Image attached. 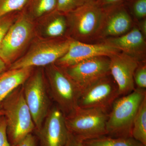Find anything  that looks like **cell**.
Listing matches in <instances>:
<instances>
[{
    "mask_svg": "<svg viewBox=\"0 0 146 146\" xmlns=\"http://www.w3.org/2000/svg\"><path fill=\"white\" fill-rule=\"evenodd\" d=\"M5 118L7 135L12 146H17L35 129L32 117L24 98L23 84L14 89L0 103Z\"/></svg>",
    "mask_w": 146,
    "mask_h": 146,
    "instance_id": "6da1fadb",
    "label": "cell"
},
{
    "mask_svg": "<svg viewBox=\"0 0 146 146\" xmlns=\"http://www.w3.org/2000/svg\"><path fill=\"white\" fill-rule=\"evenodd\" d=\"M146 97L145 89L136 88L131 93L118 98L114 102L106 122L108 136L113 138L131 137L134 119Z\"/></svg>",
    "mask_w": 146,
    "mask_h": 146,
    "instance_id": "7a4b0ae2",
    "label": "cell"
},
{
    "mask_svg": "<svg viewBox=\"0 0 146 146\" xmlns=\"http://www.w3.org/2000/svg\"><path fill=\"white\" fill-rule=\"evenodd\" d=\"M72 39L68 36L47 39L36 35L27 51L8 69L44 68L54 63L68 51Z\"/></svg>",
    "mask_w": 146,
    "mask_h": 146,
    "instance_id": "3957f363",
    "label": "cell"
},
{
    "mask_svg": "<svg viewBox=\"0 0 146 146\" xmlns=\"http://www.w3.org/2000/svg\"><path fill=\"white\" fill-rule=\"evenodd\" d=\"M36 35V21L24 9L6 33L0 48V58L8 68L22 56Z\"/></svg>",
    "mask_w": 146,
    "mask_h": 146,
    "instance_id": "277c9868",
    "label": "cell"
},
{
    "mask_svg": "<svg viewBox=\"0 0 146 146\" xmlns=\"http://www.w3.org/2000/svg\"><path fill=\"white\" fill-rule=\"evenodd\" d=\"M44 68L50 97L65 116H66L78 107L82 89L64 68L54 63Z\"/></svg>",
    "mask_w": 146,
    "mask_h": 146,
    "instance_id": "5b68a950",
    "label": "cell"
},
{
    "mask_svg": "<svg viewBox=\"0 0 146 146\" xmlns=\"http://www.w3.org/2000/svg\"><path fill=\"white\" fill-rule=\"evenodd\" d=\"M104 15V10L96 2H87L66 14L68 24L67 36L80 42L97 43Z\"/></svg>",
    "mask_w": 146,
    "mask_h": 146,
    "instance_id": "8992f818",
    "label": "cell"
},
{
    "mask_svg": "<svg viewBox=\"0 0 146 146\" xmlns=\"http://www.w3.org/2000/svg\"><path fill=\"white\" fill-rule=\"evenodd\" d=\"M108 115L107 111L100 108L78 106L65 116V124L69 132L83 142L107 135Z\"/></svg>",
    "mask_w": 146,
    "mask_h": 146,
    "instance_id": "52a82bcc",
    "label": "cell"
},
{
    "mask_svg": "<svg viewBox=\"0 0 146 146\" xmlns=\"http://www.w3.org/2000/svg\"><path fill=\"white\" fill-rule=\"evenodd\" d=\"M37 68L23 84L24 98L35 125V130L41 127L52 106L44 68Z\"/></svg>",
    "mask_w": 146,
    "mask_h": 146,
    "instance_id": "ba28073f",
    "label": "cell"
},
{
    "mask_svg": "<svg viewBox=\"0 0 146 146\" xmlns=\"http://www.w3.org/2000/svg\"><path fill=\"white\" fill-rule=\"evenodd\" d=\"M119 96L117 85L109 74L82 90L78 106L100 108L107 111Z\"/></svg>",
    "mask_w": 146,
    "mask_h": 146,
    "instance_id": "9c48e42d",
    "label": "cell"
},
{
    "mask_svg": "<svg viewBox=\"0 0 146 146\" xmlns=\"http://www.w3.org/2000/svg\"><path fill=\"white\" fill-rule=\"evenodd\" d=\"M33 133L39 146H65L69 132L63 112L56 105H52L41 127Z\"/></svg>",
    "mask_w": 146,
    "mask_h": 146,
    "instance_id": "30bf717a",
    "label": "cell"
},
{
    "mask_svg": "<svg viewBox=\"0 0 146 146\" xmlns=\"http://www.w3.org/2000/svg\"><path fill=\"white\" fill-rule=\"evenodd\" d=\"M121 52L104 42L88 43L72 39L68 51L55 63L66 68L86 60L99 56H112Z\"/></svg>",
    "mask_w": 146,
    "mask_h": 146,
    "instance_id": "8fae6325",
    "label": "cell"
},
{
    "mask_svg": "<svg viewBox=\"0 0 146 146\" xmlns=\"http://www.w3.org/2000/svg\"><path fill=\"white\" fill-rule=\"evenodd\" d=\"M104 15L97 37V43L123 35L135 25L124 3L104 9Z\"/></svg>",
    "mask_w": 146,
    "mask_h": 146,
    "instance_id": "7c38bea8",
    "label": "cell"
},
{
    "mask_svg": "<svg viewBox=\"0 0 146 146\" xmlns=\"http://www.w3.org/2000/svg\"><path fill=\"white\" fill-rule=\"evenodd\" d=\"M110 64L109 57L99 56L83 60L64 69L82 90L89 84L110 74Z\"/></svg>",
    "mask_w": 146,
    "mask_h": 146,
    "instance_id": "4fadbf2b",
    "label": "cell"
},
{
    "mask_svg": "<svg viewBox=\"0 0 146 146\" xmlns=\"http://www.w3.org/2000/svg\"><path fill=\"white\" fill-rule=\"evenodd\" d=\"M109 57L110 72L117 85L120 96L131 93L136 88L133 75L139 61L121 52Z\"/></svg>",
    "mask_w": 146,
    "mask_h": 146,
    "instance_id": "5bb4252c",
    "label": "cell"
},
{
    "mask_svg": "<svg viewBox=\"0 0 146 146\" xmlns=\"http://www.w3.org/2000/svg\"><path fill=\"white\" fill-rule=\"evenodd\" d=\"M102 42L136 58L139 62L146 60V38L136 24L131 30L123 35L108 38Z\"/></svg>",
    "mask_w": 146,
    "mask_h": 146,
    "instance_id": "9a60e30c",
    "label": "cell"
},
{
    "mask_svg": "<svg viewBox=\"0 0 146 146\" xmlns=\"http://www.w3.org/2000/svg\"><path fill=\"white\" fill-rule=\"evenodd\" d=\"M35 21L36 36L47 39L68 36V21L64 13L55 10Z\"/></svg>",
    "mask_w": 146,
    "mask_h": 146,
    "instance_id": "2e32d148",
    "label": "cell"
},
{
    "mask_svg": "<svg viewBox=\"0 0 146 146\" xmlns=\"http://www.w3.org/2000/svg\"><path fill=\"white\" fill-rule=\"evenodd\" d=\"M34 68L7 69L0 75V103L14 89L23 84Z\"/></svg>",
    "mask_w": 146,
    "mask_h": 146,
    "instance_id": "e0dca14e",
    "label": "cell"
},
{
    "mask_svg": "<svg viewBox=\"0 0 146 146\" xmlns=\"http://www.w3.org/2000/svg\"><path fill=\"white\" fill-rule=\"evenodd\" d=\"M57 0H28L24 8L34 20L56 10Z\"/></svg>",
    "mask_w": 146,
    "mask_h": 146,
    "instance_id": "ac0fdd59",
    "label": "cell"
},
{
    "mask_svg": "<svg viewBox=\"0 0 146 146\" xmlns=\"http://www.w3.org/2000/svg\"><path fill=\"white\" fill-rule=\"evenodd\" d=\"M131 137L146 146V97L140 106L133 121Z\"/></svg>",
    "mask_w": 146,
    "mask_h": 146,
    "instance_id": "d6986e66",
    "label": "cell"
},
{
    "mask_svg": "<svg viewBox=\"0 0 146 146\" xmlns=\"http://www.w3.org/2000/svg\"><path fill=\"white\" fill-rule=\"evenodd\" d=\"M84 146H145L132 137L113 138L104 136L82 142Z\"/></svg>",
    "mask_w": 146,
    "mask_h": 146,
    "instance_id": "ffe728a7",
    "label": "cell"
},
{
    "mask_svg": "<svg viewBox=\"0 0 146 146\" xmlns=\"http://www.w3.org/2000/svg\"><path fill=\"white\" fill-rule=\"evenodd\" d=\"M124 3L135 24L146 18V0H126Z\"/></svg>",
    "mask_w": 146,
    "mask_h": 146,
    "instance_id": "44dd1931",
    "label": "cell"
},
{
    "mask_svg": "<svg viewBox=\"0 0 146 146\" xmlns=\"http://www.w3.org/2000/svg\"><path fill=\"white\" fill-rule=\"evenodd\" d=\"M28 0H0V18L9 13L20 11L25 7Z\"/></svg>",
    "mask_w": 146,
    "mask_h": 146,
    "instance_id": "7402d4cb",
    "label": "cell"
},
{
    "mask_svg": "<svg viewBox=\"0 0 146 146\" xmlns=\"http://www.w3.org/2000/svg\"><path fill=\"white\" fill-rule=\"evenodd\" d=\"M88 1L89 0H57L56 10L66 15Z\"/></svg>",
    "mask_w": 146,
    "mask_h": 146,
    "instance_id": "603a6c76",
    "label": "cell"
},
{
    "mask_svg": "<svg viewBox=\"0 0 146 146\" xmlns=\"http://www.w3.org/2000/svg\"><path fill=\"white\" fill-rule=\"evenodd\" d=\"M135 85L137 88L145 89L146 88V60L138 63L133 75Z\"/></svg>",
    "mask_w": 146,
    "mask_h": 146,
    "instance_id": "cb8c5ba5",
    "label": "cell"
},
{
    "mask_svg": "<svg viewBox=\"0 0 146 146\" xmlns=\"http://www.w3.org/2000/svg\"><path fill=\"white\" fill-rule=\"evenodd\" d=\"M19 12L9 13L0 18V48L6 33L16 20Z\"/></svg>",
    "mask_w": 146,
    "mask_h": 146,
    "instance_id": "d4e9b609",
    "label": "cell"
},
{
    "mask_svg": "<svg viewBox=\"0 0 146 146\" xmlns=\"http://www.w3.org/2000/svg\"><path fill=\"white\" fill-rule=\"evenodd\" d=\"M6 130L5 118L2 114H0V146H12L9 142Z\"/></svg>",
    "mask_w": 146,
    "mask_h": 146,
    "instance_id": "484cf974",
    "label": "cell"
},
{
    "mask_svg": "<svg viewBox=\"0 0 146 146\" xmlns=\"http://www.w3.org/2000/svg\"><path fill=\"white\" fill-rule=\"evenodd\" d=\"M126 0H98L96 2L100 7L105 9L124 3Z\"/></svg>",
    "mask_w": 146,
    "mask_h": 146,
    "instance_id": "4316f807",
    "label": "cell"
},
{
    "mask_svg": "<svg viewBox=\"0 0 146 146\" xmlns=\"http://www.w3.org/2000/svg\"><path fill=\"white\" fill-rule=\"evenodd\" d=\"M17 146H39L38 139L34 133H30Z\"/></svg>",
    "mask_w": 146,
    "mask_h": 146,
    "instance_id": "83f0119b",
    "label": "cell"
},
{
    "mask_svg": "<svg viewBox=\"0 0 146 146\" xmlns=\"http://www.w3.org/2000/svg\"><path fill=\"white\" fill-rule=\"evenodd\" d=\"M65 146H84L82 141L75 138L69 132V137Z\"/></svg>",
    "mask_w": 146,
    "mask_h": 146,
    "instance_id": "f1b7e54d",
    "label": "cell"
},
{
    "mask_svg": "<svg viewBox=\"0 0 146 146\" xmlns=\"http://www.w3.org/2000/svg\"><path fill=\"white\" fill-rule=\"evenodd\" d=\"M135 24L141 33L146 38V18L138 21Z\"/></svg>",
    "mask_w": 146,
    "mask_h": 146,
    "instance_id": "f546056e",
    "label": "cell"
},
{
    "mask_svg": "<svg viewBox=\"0 0 146 146\" xmlns=\"http://www.w3.org/2000/svg\"><path fill=\"white\" fill-rule=\"evenodd\" d=\"M8 69V67L1 58H0V75Z\"/></svg>",
    "mask_w": 146,
    "mask_h": 146,
    "instance_id": "4dcf8cb0",
    "label": "cell"
},
{
    "mask_svg": "<svg viewBox=\"0 0 146 146\" xmlns=\"http://www.w3.org/2000/svg\"><path fill=\"white\" fill-rule=\"evenodd\" d=\"M89 1H91L96 2L98 0H89Z\"/></svg>",
    "mask_w": 146,
    "mask_h": 146,
    "instance_id": "1f68e13d",
    "label": "cell"
},
{
    "mask_svg": "<svg viewBox=\"0 0 146 146\" xmlns=\"http://www.w3.org/2000/svg\"><path fill=\"white\" fill-rule=\"evenodd\" d=\"M2 114V112H1V110H0V114Z\"/></svg>",
    "mask_w": 146,
    "mask_h": 146,
    "instance_id": "d6a6232c",
    "label": "cell"
}]
</instances>
